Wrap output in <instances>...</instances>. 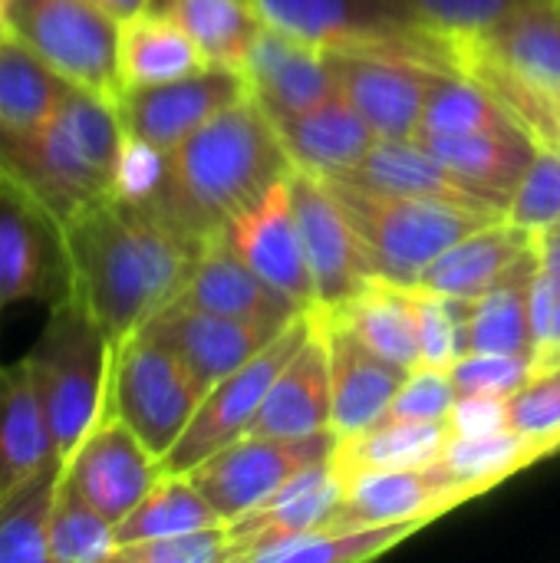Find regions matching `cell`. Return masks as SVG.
<instances>
[{
    "label": "cell",
    "instance_id": "1",
    "mask_svg": "<svg viewBox=\"0 0 560 563\" xmlns=\"http://www.w3.org/2000/svg\"><path fill=\"white\" fill-rule=\"evenodd\" d=\"M66 228L73 280L112 346L178 300L205 244L185 238L145 205L119 195L79 211Z\"/></svg>",
    "mask_w": 560,
    "mask_h": 563
},
{
    "label": "cell",
    "instance_id": "2",
    "mask_svg": "<svg viewBox=\"0 0 560 563\" xmlns=\"http://www.w3.org/2000/svg\"><path fill=\"white\" fill-rule=\"evenodd\" d=\"M290 168L294 162L271 115L248 92L172 148L155 188L135 205H145L185 238L208 244L231 218L284 181Z\"/></svg>",
    "mask_w": 560,
    "mask_h": 563
},
{
    "label": "cell",
    "instance_id": "3",
    "mask_svg": "<svg viewBox=\"0 0 560 563\" xmlns=\"http://www.w3.org/2000/svg\"><path fill=\"white\" fill-rule=\"evenodd\" d=\"M122 152L116 102L73 86L40 129L0 142V168L66 224L116 195Z\"/></svg>",
    "mask_w": 560,
    "mask_h": 563
},
{
    "label": "cell",
    "instance_id": "4",
    "mask_svg": "<svg viewBox=\"0 0 560 563\" xmlns=\"http://www.w3.org/2000/svg\"><path fill=\"white\" fill-rule=\"evenodd\" d=\"M112 340L83 297L46 307V327L23 356L56 455L66 459L102 416L112 376Z\"/></svg>",
    "mask_w": 560,
    "mask_h": 563
},
{
    "label": "cell",
    "instance_id": "5",
    "mask_svg": "<svg viewBox=\"0 0 560 563\" xmlns=\"http://www.w3.org/2000/svg\"><path fill=\"white\" fill-rule=\"evenodd\" d=\"M330 188L366 244L373 277L396 287H419L429 264L459 238L492 218H502L452 201L373 195L343 181H330Z\"/></svg>",
    "mask_w": 560,
    "mask_h": 563
},
{
    "label": "cell",
    "instance_id": "6",
    "mask_svg": "<svg viewBox=\"0 0 560 563\" xmlns=\"http://www.w3.org/2000/svg\"><path fill=\"white\" fill-rule=\"evenodd\" d=\"M267 26L294 33L330 53L396 56L459 73L455 43L406 16L383 0H251Z\"/></svg>",
    "mask_w": 560,
    "mask_h": 563
},
{
    "label": "cell",
    "instance_id": "7",
    "mask_svg": "<svg viewBox=\"0 0 560 563\" xmlns=\"http://www.w3.org/2000/svg\"><path fill=\"white\" fill-rule=\"evenodd\" d=\"M459 73L521 112L560 99V0H525L485 33L455 40Z\"/></svg>",
    "mask_w": 560,
    "mask_h": 563
},
{
    "label": "cell",
    "instance_id": "8",
    "mask_svg": "<svg viewBox=\"0 0 560 563\" xmlns=\"http://www.w3.org/2000/svg\"><path fill=\"white\" fill-rule=\"evenodd\" d=\"M0 26L73 86L119 99V23L92 0H3Z\"/></svg>",
    "mask_w": 560,
    "mask_h": 563
},
{
    "label": "cell",
    "instance_id": "9",
    "mask_svg": "<svg viewBox=\"0 0 560 563\" xmlns=\"http://www.w3.org/2000/svg\"><path fill=\"white\" fill-rule=\"evenodd\" d=\"M106 402L155 459H165L201 406V389L165 346L132 333L112 350Z\"/></svg>",
    "mask_w": 560,
    "mask_h": 563
},
{
    "label": "cell",
    "instance_id": "10",
    "mask_svg": "<svg viewBox=\"0 0 560 563\" xmlns=\"http://www.w3.org/2000/svg\"><path fill=\"white\" fill-rule=\"evenodd\" d=\"M63 221L0 168V323L13 303H59L73 294Z\"/></svg>",
    "mask_w": 560,
    "mask_h": 563
},
{
    "label": "cell",
    "instance_id": "11",
    "mask_svg": "<svg viewBox=\"0 0 560 563\" xmlns=\"http://www.w3.org/2000/svg\"><path fill=\"white\" fill-rule=\"evenodd\" d=\"M314 333V313L294 317L254 360H248L241 369H234L228 379H221L195 409L188 429L175 442V449L162 459V472L185 475L218 449L238 442L241 435L251 432L254 416L274 386L277 373L287 366V360L307 343Z\"/></svg>",
    "mask_w": 560,
    "mask_h": 563
},
{
    "label": "cell",
    "instance_id": "12",
    "mask_svg": "<svg viewBox=\"0 0 560 563\" xmlns=\"http://www.w3.org/2000/svg\"><path fill=\"white\" fill-rule=\"evenodd\" d=\"M333 449H337L333 432L310 435V439L241 435L238 442L218 449L185 475L218 511V518L224 525H234L244 515L267 505L297 472L327 462Z\"/></svg>",
    "mask_w": 560,
    "mask_h": 563
},
{
    "label": "cell",
    "instance_id": "13",
    "mask_svg": "<svg viewBox=\"0 0 560 563\" xmlns=\"http://www.w3.org/2000/svg\"><path fill=\"white\" fill-rule=\"evenodd\" d=\"M287 185L317 290L314 317H333L373 280L366 244L327 178H317L304 168H290Z\"/></svg>",
    "mask_w": 560,
    "mask_h": 563
},
{
    "label": "cell",
    "instance_id": "14",
    "mask_svg": "<svg viewBox=\"0 0 560 563\" xmlns=\"http://www.w3.org/2000/svg\"><path fill=\"white\" fill-rule=\"evenodd\" d=\"M244 96L248 82L241 69L208 63L168 82L122 89L116 99V112L125 139L168 155L208 119H215L221 109Z\"/></svg>",
    "mask_w": 560,
    "mask_h": 563
},
{
    "label": "cell",
    "instance_id": "15",
    "mask_svg": "<svg viewBox=\"0 0 560 563\" xmlns=\"http://www.w3.org/2000/svg\"><path fill=\"white\" fill-rule=\"evenodd\" d=\"M162 475V459L145 449L109 402L79 445L63 459V485L112 525H119Z\"/></svg>",
    "mask_w": 560,
    "mask_h": 563
},
{
    "label": "cell",
    "instance_id": "16",
    "mask_svg": "<svg viewBox=\"0 0 560 563\" xmlns=\"http://www.w3.org/2000/svg\"><path fill=\"white\" fill-rule=\"evenodd\" d=\"M281 330L284 327L221 317V313H208V310L172 300L139 333L165 346L188 369V376L195 379L205 399L221 379H228L234 369L254 360Z\"/></svg>",
    "mask_w": 560,
    "mask_h": 563
},
{
    "label": "cell",
    "instance_id": "17",
    "mask_svg": "<svg viewBox=\"0 0 560 563\" xmlns=\"http://www.w3.org/2000/svg\"><path fill=\"white\" fill-rule=\"evenodd\" d=\"M224 238L244 257V264L264 284H271L287 303H294L300 313L317 310V290L304 254V238L294 214L287 178L277 181L248 211L231 218L224 224Z\"/></svg>",
    "mask_w": 560,
    "mask_h": 563
},
{
    "label": "cell",
    "instance_id": "18",
    "mask_svg": "<svg viewBox=\"0 0 560 563\" xmlns=\"http://www.w3.org/2000/svg\"><path fill=\"white\" fill-rule=\"evenodd\" d=\"M337 92H343L380 139H413L422 122L429 92L446 69L396 59L333 53Z\"/></svg>",
    "mask_w": 560,
    "mask_h": 563
},
{
    "label": "cell",
    "instance_id": "19",
    "mask_svg": "<svg viewBox=\"0 0 560 563\" xmlns=\"http://www.w3.org/2000/svg\"><path fill=\"white\" fill-rule=\"evenodd\" d=\"M479 498L472 488L452 482L446 468H386L356 472L343 478L340 511L330 525H396V521H436L465 501Z\"/></svg>",
    "mask_w": 560,
    "mask_h": 563
},
{
    "label": "cell",
    "instance_id": "20",
    "mask_svg": "<svg viewBox=\"0 0 560 563\" xmlns=\"http://www.w3.org/2000/svg\"><path fill=\"white\" fill-rule=\"evenodd\" d=\"M241 73L271 119L304 112L337 92L333 53L267 23L254 36Z\"/></svg>",
    "mask_w": 560,
    "mask_h": 563
},
{
    "label": "cell",
    "instance_id": "21",
    "mask_svg": "<svg viewBox=\"0 0 560 563\" xmlns=\"http://www.w3.org/2000/svg\"><path fill=\"white\" fill-rule=\"evenodd\" d=\"M330 353V396H333V435L350 439L386 419L409 369H399L366 350L360 336L340 320L317 317Z\"/></svg>",
    "mask_w": 560,
    "mask_h": 563
},
{
    "label": "cell",
    "instance_id": "22",
    "mask_svg": "<svg viewBox=\"0 0 560 563\" xmlns=\"http://www.w3.org/2000/svg\"><path fill=\"white\" fill-rule=\"evenodd\" d=\"M373 195H399V198H432L452 201L465 208H479L488 214H505V208L488 198L482 188L455 175L442 158H436L416 139H376L366 158L343 178H333Z\"/></svg>",
    "mask_w": 560,
    "mask_h": 563
},
{
    "label": "cell",
    "instance_id": "23",
    "mask_svg": "<svg viewBox=\"0 0 560 563\" xmlns=\"http://www.w3.org/2000/svg\"><path fill=\"white\" fill-rule=\"evenodd\" d=\"M323 432H333L330 353H327V336L314 317V333L277 373L248 435L310 439Z\"/></svg>",
    "mask_w": 560,
    "mask_h": 563
},
{
    "label": "cell",
    "instance_id": "24",
    "mask_svg": "<svg viewBox=\"0 0 560 563\" xmlns=\"http://www.w3.org/2000/svg\"><path fill=\"white\" fill-rule=\"evenodd\" d=\"M271 122L294 168H304L327 181L350 175L380 139L343 92H333L330 99L304 112L281 115Z\"/></svg>",
    "mask_w": 560,
    "mask_h": 563
},
{
    "label": "cell",
    "instance_id": "25",
    "mask_svg": "<svg viewBox=\"0 0 560 563\" xmlns=\"http://www.w3.org/2000/svg\"><path fill=\"white\" fill-rule=\"evenodd\" d=\"M178 303L274 327H287L294 317H300L294 303H287L271 284H264L244 264V257L228 244L224 231H218L198 254L191 277L178 294Z\"/></svg>",
    "mask_w": 560,
    "mask_h": 563
},
{
    "label": "cell",
    "instance_id": "26",
    "mask_svg": "<svg viewBox=\"0 0 560 563\" xmlns=\"http://www.w3.org/2000/svg\"><path fill=\"white\" fill-rule=\"evenodd\" d=\"M340 498H343V478L333 468V455L327 462L297 472L267 505L228 525L234 538V561H241L244 551L271 538L327 528L340 511Z\"/></svg>",
    "mask_w": 560,
    "mask_h": 563
},
{
    "label": "cell",
    "instance_id": "27",
    "mask_svg": "<svg viewBox=\"0 0 560 563\" xmlns=\"http://www.w3.org/2000/svg\"><path fill=\"white\" fill-rule=\"evenodd\" d=\"M416 142H422L455 175H462L465 181L482 188L502 208H508L512 191L518 188L525 168L531 165V158L538 152V139L518 122L502 125V129L469 132V135H429V132H419Z\"/></svg>",
    "mask_w": 560,
    "mask_h": 563
},
{
    "label": "cell",
    "instance_id": "28",
    "mask_svg": "<svg viewBox=\"0 0 560 563\" xmlns=\"http://www.w3.org/2000/svg\"><path fill=\"white\" fill-rule=\"evenodd\" d=\"M531 244H535V234H528L525 228L512 224L505 214L492 218V221L479 224L475 231H469L465 238H459L442 257H436L429 264V271L422 274L419 287L422 290H436V294H449V297L475 300Z\"/></svg>",
    "mask_w": 560,
    "mask_h": 563
},
{
    "label": "cell",
    "instance_id": "29",
    "mask_svg": "<svg viewBox=\"0 0 560 563\" xmlns=\"http://www.w3.org/2000/svg\"><path fill=\"white\" fill-rule=\"evenodd\" d=\"M53 459L59 455L23 360H0V498Z\"/></svg>",
    "mask_w": 560,
    "mask_h": 563
},
{
    "label": "cell",
    "instance_id": "30",
    "mask_svg": "<svg viewBox=\"0 0 560 563\" xmlns=\"http://www.w3.org/2000/svg\"><path fill=\"white\" fill-rule=\"evenodd\" d=\"M119 86L139 89L188 76L208 66L198 43L168 16L155 10H142L119 23V46H116Z\"/></svg>",
    "mask_w": 560,
    "mask_h": 563
},
{
    "label": "cell",
    "instance_id": "31",
    "mask_svg": "<svg viewBox=\"0 0 560 563\" xmlns=\"http://www.w3.org/2000/svg\"><path fill=\"white\" fill-rule=\"evenodd\" d=\"M422 521H396V525H327L304 534L271 538L241 554L244 563H360L373 561L413 534H419Z\"/></svg>",
    "mask_w": 560,
    "mask_h": 563
},
{
    "label": "cell",
    "instance_id": "32",
    "mask_svg": "<svg viewBox=\"0 0 560 563\" xmlns=\"http://www.w3.org/2000/svg\"><path fill=\"white\" fill-rule=\"evenodd\" d=\"M541 261L535 244L472 300L469 353H535L531 350V284Z\"/></svg>",
    "mask_w": 560,
    "mask_h": 563
},
{
    "label": "cell",
    "instance_id": "33",
    "mask_svg": "<svg viewBox=\"0 0 560 563\" xmlns=\"http://www.w3.org/2000/svg\"><path fill=\"white\" fill-rule=\"evenodd\" d=\"M73 89L50 63L10 33H0V142L40 129Z\"/></svg>",
    "mask_w": 560,
    "mask_h": 563
},
{
    "label": "cell",
    "instance_id": "34",
    "mask_svg": "<svg viewBox=\"0 0 560 563\" xmlns=\"http://www.w3.org/2000/svg\"><path fill=\"white\" fill-rule=\"evenodd\" d=\"M452 429L449 422H413V419H383L373 429L337 439L333 468L340 478L356 472H386V468H426L436 465Z\"/></svg>",
    "mask_w": 560,
    "mask_h": 563
},
{
    "label": "cell",
    "instance_id": "35",
    "mask_svg": "<svg viewBox=\"0 0 560 563\" xmlns=\"http://www.w3.org/2000/svg\"><path fill=\"white\" fill-rule=\"evenodd\" d=\"M330 320H340L343 327H350L360 336V343L366 350H373L376 356H383L386 363H393L399 369L422 366L409 287H396V284L373 277L370 287L360 297H353Z\"/></svg>",
    "mask_w": 560,
    "mask_h": 563
},
{
    "label": "cell",
    "instance_id": "36",
    "mask_svg": "<svg viewBox=\"0 0 560 563\" xmlns=\"http://www.w3.org/2000/svg\"><path fill=\"white\" fill-rule=\"evenodd\" d=\"M145 10L175 20L198 43L208 63L234 69H241L254 36L264 26L251 0H149Z\"/></svg>",
    "mask_w": 560,
    "mask_h": 563
},
{
    "label": "cell",
    "instance_id": "37",
    "mask_svg": "<svg viewBox=\"0 0 560 563\" xmlns=\"http://www.w3.org/2000/svg\"><path fill=\"white\" fill-rule=\"evenodd\" d=\"M554 459V452L545 442H535L528 435H518L512 429H498V432H485V435H449L439 465L446 468V475L465 488H472L475 495L492 492L495 485H505L512 475Z\"/></svg>",
    "mask_w": 560,
    "mask_h": 563
},
{
    "label": "cell",
    "instance_id": "38",
    "mask_svg": "<svg viewBox=\"0 0 560 563\" xmlns=\"http://www.w3.org/2000/svg\"><path fill=\"white\" fill-rule=\"evenodd\" d=\"M63 482L53 459L0 498V563H50V521Z\"/></svg>",
    "mask_w": 560,
    "mask_h": 563
},
{
    "label": "cell",
    "instance_id": "39",
    "mask_svg": "<svg viewBox=\"0 0 560 563\" xmlns=\"http://www.w3.org/2000/svg\"><path fill=\"white\" fill-rule=\"evenodd\" d=\"M215 525H224V521L205 501V495L191 485V478L165 472L152 485V492L116 525V538H119V548H125L139 541H158V538L215 528Z\"/></svg>",
    "mask_w": 560,
    "mask_h": 563
},
{
    "label": "cell",
    "instance_id": "40",
    "mask_svg": "<svg viewBox=\"0 0 560 563\" xmlns=\"http://www.w3.org/2000/svg\"><path fill=\"white\" fill-rule=\"evenodd\" d=\"M512 122H515L512 112L502 106V99L488 86H482L479 79H472L465 73H442L436 89L426 99L419 132H429V135H469V132L502 129V125H512Z\"/></svg>",
    "mask_w": 560,
    "mask_h": 563
},
{
    "label": "cell",
    "instance_id": "41",
    "mask_svg": "<svg viewBox=\"0 0 560 563\" xmlns=\"http://www.w3.org/2000/svg\"><path fill=\"white\" fill-rule=\"evenodd\" d=\"M116 551H119L116 525L59 482V495L50 521V563L116 561Z\"/></svg>",
    "mask_w": 560,
    "mask_h": 563
},
{
    "label": "cell",
    "instance_id": "42",
    "mask_svg": "<svg viewBox=\"0 0 560 563\" xmlns=\"http://www.w3.org/2000/svg\"><path fill=\"white\" fill-rule=\"evenodd\" d=\"M409 294H413V310H416L422 366L452 369L469 353L472 300L422 290V287H409Z\"/></svg>",
    "mask_w": 560,
    "mask_h": 563
},
{
    "label": "cell",
    "instance_id": "43",
    "mask_svg": "<svg viewBox=\"0 0 560 563\" xmlns=\"http://www.w3.org/2000/svg\"><path fill=\"white\" fill-rule=\"evenodd\" d=\"M383 3L393 7L399 16L439 36H449L455 43V40L485 33L525 0H383Z\"/></svg>",
    "mask_w": 560,
    "mask_h": 563
},
{
    "label": "cell",
    "instance_id": "44",
    "mask_svg": "<svg viewBox=\"0 0 560 563\" xmlns=\"http://www.w3.org/2000/svg\"><path fill=\"white\" fill-rule=\"evenodd\" d=\"M505 218L528 234H541L560 221V148L538 142L531 165L508 198Z\"/></svg>",
    "mask_w": 560,
    "mask_h": 563
},
{
    "label": "cell",
    "instance_id": "45",
    "mask_svg": "<svg viewBox=\"0 0 560 563\" xmlns=\"http://www.w3.org/2000/svg\"><path fill=\"white\" fill-rule=\"evenodd\" d=\"M541 373L535 353H465L452 366V379L462 396H515L528 379Z\"/></svg>",
    "mask_w": 560,
    "mask_h": 563
},
{
    "label": "cell",
    "instance_id": "46",
    "mask_svg": "<svg viewBox=\"0 0 560 563\" xmlns=\"http://www.w3.org/2000/svg\"><path fill=\"white\" fill-rule=\"evenodd\" d=\"M508 429L545 442L560 455V363L541 369L515 396H508Z\"/></svg>",
    "mask_w": 560,
    "mask_h": 563
},
{
    "label": "cell",
    "instance_id": "47",
    "mask_svg": "<svg viewBox=\"0 0 560 563\" xmlns=\"http://www.w3.org/2000/svg\"><path fill=\"white\" fill-rule=\"evenodd\" d=\"M119 563H224L234 561V538L228 525L158 538V541H139L116 551Z\"/></svg>",
    "mask_w": 560,
    "mask_h": 563
},
{
    "label": "cell",
    "instance_id": "48",
    "mask_svg": "<svg viewBox=\"0 0 560 563\" xmlns=\"http://www.w3.org/2000/svg\"><path fill=\"white\" fill-rule=\"evenodd\" d=\"M459 402V386L452 379V369L419 366L409 369L386 419H413V422H449L452 409Z\"/></svg>",
    "mask_w": 560,
    "mask_h": 563
},
{
    "label": "cell",
    "instance_id": "49",
    "mask_svg": "<svg viewBox=\"0 0 560 563\" xmlns=\"http://www.w3.org/2000/svg\"><path fill=\"white\" fill-rule=\"evenodd\" d=\"M531 350L541 369L560 363V277L545 267L531 284Z\"/></svg>",
    "mask_w": 560,
    "mask_h": 563
},
{
    "label": "cell",
    "instance_id": "50",
    "mask_svg": "<svg viewBox=\"0 0 560 563\" xmlns=\"http://www.w3.org/2000/svg\"><path fill=\"white\" fill-rule=\"evenodd\" d=\"M449 429L455 435H485L508 429V399L502 396H462L449 416Z\"/></svg>",
    "mask_w": 560,
    "mask_h": 563
},
{
    "label": "cell",
    "instance_id": "51",
    "mask_svg": "<svg viewBox=\"0 0 560 563\" xmlns=\"http://www.w3.org/2000/svg\"><path fill=\"white\" fill-rule=\"evenodd\" d=\"M515 122L525 125L538 142L560 148V99L554 102H538L521 112H515Z\"/></svg>",
    "mask_w": 560,
    "mask_h": 563
},
{
    "label": "cell",
    "instance_id": "52",
    "mask_svg": "<svg viewBox=\"0 0 560 563\" xmlns=\"http://www.w3.org/2000/svg\"><path fill=\"white\" fill-rule=\"evenodd\" d=\"M535 251L545 271H551L554 277H560V221L551 224L548 231L535 234Z\"/></svg>",
    "mask_w": 560,
    "mask_h": 563
},
{
    "label": "cell",
    "instance_id": "53",
    "mask_svg": "<svg viewBox=\"0 0 560 563\" xmlns=\"http://www.w3.org/2000/svg\"><path fill=\"white\" fill-rule=\"evenodd\" d=\"M102 13H109L116 23H122V20H129V16H135V13H142L145 7H149V0H92Z\"/></svg>",
    "mask_w": 560,
    "mask_h": 563
},
{
    "label": "cell",
    "instance_id": "54",
    "mask_svg": "<svg viewBox=\"0 0 560 563\" xmlns=\"http://www.w3.org/2000/svg\"><path fill=\"white\" fill-rule=\"evenodd\" d=\"M0 10H3V0H0Z\"/></svg>",
    "mask_w": 560,
    "mask_h": 563
},
{
    "label": "cell",
    "instance_id": "55",
    "mask_svg": "<svg viewBox=\"0 0 560 563\" xmlns=\"http://www.w3.org/2000/svg\"><path fill=\"white\" fill-rule=\"evenodd\" d=\"M0 33H3V26H0Z\"/></svg>",
    "mask_w": 560,
    "mask_h": 563
}]
</instances>
